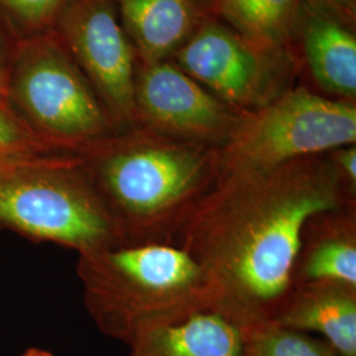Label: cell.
Returning <instances> with one entry per match:
<instances>
[{
  "label": "cell",
  "instance_id": "13",
  "mask_svg": "<svg viewBox=\"0 0 356 356\" xmlns=\"http://www.w3.org/2000/svg\"><path fill=\"white\" fill-rule=\"evenodd\" d=\"M247 331L216 310L144 331L127 356H244Z\"/></svg>",
  "mask_w": 356,
  "mask_h": 356
},
{
  "label": "cell",
  "instance_id": "4",
  "mask_svg": "<svg viewBox=\"0 0 356 356\" xmlns=\"http://www.w3.org/2000/svg\"><path fill=\"white\" fill-rule=\"evenodd\" d=\"M0 226L78 256L127 244L78 153L1 161Z\"/></svg>",
  "mask_w": 356,
  "mask_h": 356
},
{
  "label": "cell",
  "instance_id": "12",
  "mask_svg": "<svg viewBox=\"0 0 356 356\" xmlns=\"http://www.w3.org/2000/svg\"><path fill=\"white\" fill-rule=\"evenodd\" d=\"M273 323L318 332L338 356H356V288L339 284L294 286Z\"/></svg>",
  "mask_w": 356,
  "mask_h": 356
},
{
  "label": "cell",
  "instance_id": "10",
  "mask_svg": "<svg viewBox=\"0 0 356 356\" xmlns=\"http://www.w3.org/2000/svg\"><path fill=\"white\" fill-rule=\"evenodd\" d=\"M298 19L302 20V49L313 79L335 99L354 103L355 33L341 20V13L319 0H302Z\"/></svg>",
  "mask_w": 356,
  "mask_h": 356
},
{
  "label": "cell",
  "instance_id": "3",
  "mask_svg": "<svg viewBox=\"0 0 356 356\" xmlns=\"http://www.w3.org/2000/svg\"><path fill=\"white\" fill-rule=\"evenodd\" d=\"M76 273L90 317L103 334L123 343L214 310L202 268L176 244H123L79 254Z\"/></svg>",
  "mask_w": 356,
  "mask_h": 356
},
{
  "label": "cell",
  "instance_id": "17",
  "mask_svg": "<svg viewBox=\"0 0 356 356\" xmlns=\"http://www.w3.org/2000/svg\"><path fill=\"white\" fill-rule=\"evenodd\" d=\"M56 151L29 127L11 103L0 98V163Z\"/></svg>",
  "mask_w": 356,
  "mask_h": 356
},
{
  "label": "cell",
  "instance_id": "1",
  "mask_svg": "<svg viewBox=\"0 0 356 356\" xmlns=\"http://www.w3.org/2000/svg\"><path fill=\"white\" fill-rule=\"evenodd\" d=\"M355 197L329 153L220 173L173 244L202 268L214 310L250 332L273 322L292 293L306 223Z\"/></svg>",
  "mask_w": 356,
  "mask_h": 356
},
{
  "label": "cell",
  "instance_id": "18",
  "mask_svg": "<svg viewBox=\"0 0 356 356\" xmlns=\"http://www.w3.org/2000/svg\"><path fill=\"white\" fill-rule=\"evenodd\" d=\"M67 0H0V4L13 17L29 26L47 23L61 8Z\"/></svg>",
  "mask_w": 356,
  "mask_h": 356
},
{
  "label": "cell",
  "instance_id": "2",
  "mask_svg": "<svg viewBox=\"0 0 356 356\" xmlns=\"http://www.w3.org/2000/svg\"><path fill=\"white\" fill-rule=\"evenodd\" d=\"M218 149L138 126L78 154L127 244H173L218 179Z\"/></svg>",
  "mask_w": 356,
  "mask_h": 356
},
{
  "label": "cell",
  "instance_id": "22",
  "mask_svg": "<svg viewBox=\"0 0 356 356\" xmlns=\"http://www.w3.org/2000/svg\"><path fill=\"white\" fill-rule=\"evenodd\" d=\"M3 69V60H1V51H0V73ZM4 97H7V85L3 81V76H0V98L4 99Z\"/></svg>",
  "mask_w": 356,
  "mask_h": 356
},
{
  "label": "cell",
  "instance_id": "23",
  "mask_svg": "<svg viewBox=\"0 0 356 356\" xmlns=\"http://www.w3.org/2000/svg\"><path fill=\"white\" fill-rule=\"evenodd\" d=\"M213 3H214V6H216V3H218V0H211Z\"/></svg>",
  "mask_w": 356,
  "mask_h": 356
},
{
  "label": "cell",
  "instance_id": "21",
  "mask_svg": "<svg viewBox=\"0 0 356 356\" xmlns=\"http://www.w3.org/2000/svg\"><path fill=\"white\" fill-rule=\"evenodd\" d=\"M20 356H54L49 351L47 350H42V348H36V347H32V348H28L26 351H24Z\"/></svg>",
  "mask_w": 356,
  "mask_h": 356
},
{
  "label": "cell",
  "instance_id": "5",
  "mask_svg": "<svg viewBox=\"0 0 356 356\" xmlns=\"http://www.w3.org/2000/svg\"><path fill=\"white\" fill-rule=\"evenodd\" d=\"M355 143L354 103L305 88L286 90L242 115L218 149L219 175L270 169Z\"/></svg>",
  "mask_w": 356,
  "mask_h": 356
},
{
  "label": "cell",
  "instance_id": "19",
  "mask_svg": "<svg viewBox=\"0 0 356 356\" xmlns=\"http://www.w3.org/2000/svg\"><path fill=\"white\" fill-rule=\"evenodd\" d=\"M339 177L342 178L348 191L356 195V147L355 144L344 145L329 153Z\"/></svg>",
  "mask_w": 356,
  "mask_h": 356
},
{
  "label": "cell",
  "instance_id": "8",
  "mask_svg": "<svg viewBox=\"0 0 356 356\" xmlns=\"http://www.w3.org/2000/svg\"><path fill=\"white\" fill-rule=\"evenodd\" d=\"M138 126L179 140L220 148L244 113L216 98L177 65H145L136 76Z\"/></svg>",
  "mask_w": 356,
  "mask_h": 356
},
{
  "label": "cell",
  "instance_id": "16",
  "mask_svg": "<svg viewBox=\"0 0 356 356\" xmlns=\"http://www.w3.org/2000/svg\"><path fill=\"white\" fill-rule=\"evenodd\" d=\"M244 356H338L322 338L273 322L247 332Z\"/></svg>",
  "mask_w": 356,
  "mask_h": 356
},
{
  "label": "cell",
  "instance_id": "11",
  "mask_svg": "<svg viewBox=\"0 0 356 356\" xmlns=\"http://www.w3.org/2000/svg\"><path fill=\"white\" fill-rule=\"evenodd\" d=\"M312 284L356 288V204L314 216L306 223L293 288Z\"/></svg>",
  "mask_w": 356,
  "mask_h": 356
},
{
  "label": "cell",
  "instance_id": "14",
  "mask_svg": "<svg viewBox=\"0 0 356 356\" xmlns=\"http://www.w3.org/2000/svg\"><path fill=\"white\" fill-rule=\"evenodd\" d=\"M123 28L145 65L165 61L197 29L193 0H118Z\"/></svg>",
  "mask_w": 356,
  "mask_h": 356
},
{
  "label": "cell",
  "instance_id": "7",
  "mask_svg": "<svg viewBox=\"0 0 356 356\" xmlns=\"http://www.w3.org/2000/svg\"><path fill=\"white\" fill-rule=\"evenodd\" d=\"M65 40L115 129L138 127L135 48L108 0H70Z\"/></svg>",
  "mask_w": 356,
  "mask_h": 356
},
{
  "label": "cell",
  "instance_id": "6",
  "mask_svg": "<svg viewBox=\"0 0 356 356\" xmlns=\"http://www.w3.org/2000/svg\"><path fill=\"white\" fill-rule=\"evenodd\" d=\"M7 97L29 127L57 151L81 152L114 135V124L88 78L49 42L23 53Z\"/></svg>",
  "mask_w": 356,
  "mask_h": 356
},
{
  "label": "cell",
  "instance_id": "15",
  "mask_svg": "<svg viewBox=\"0 0 356 356\" xmlns=\"http://www.w3.org/2000/svg\"><path fill=\"white\" fill-rule=\"evenodd\" d=\"M301 4L302 0H218L216 8L247 41L273 51L291 36Z\"/></svg>",
  "mask_w": 356,
  "mask_h": 356
},
{
  "label": "cell",
  "instance_id": "20",
  "mask_svg": "<svg viewBox=\"0 0 356 356\" xmlns=\"http://www.w3.org/2000/svg\"><path fill=\"white\" fill-rule=\"evenodd\" d=\"M338 13L347 17H355L356 0H319Z\"/></svg>",
  "mask_w": 356,
  "mask_h": 356
},
{
  "label": "cell",
  "instance_id": "9",
  "mask_svg": "<svg viewBox=\"0 0 356 356\" xmlns=\"http://www.w3.org/2000/svg\"><path fill=\"white\" fill-rule=\"evenodd\" d=\"M175 54L181 70L238 111H252L282 92L268 51L219 23L198 26Z\"/></svg>",
  "mask_w": 356,
  "mask_h": 356
}]
</instances>
